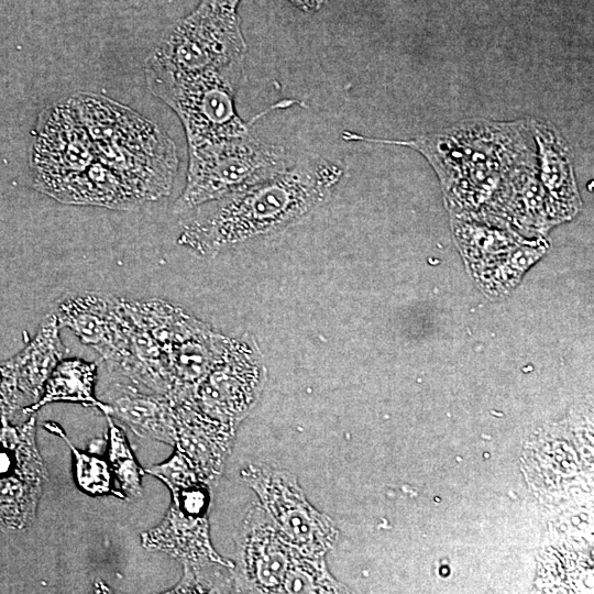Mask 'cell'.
I'll list each match as a JSON object with an SVG mask.
<instances>
[{"instance_id":"obj_1","label":"cell","mask_w":594,"mask_h":594,"mask_svg":"<svg viewBox=\"0 0 594 594\" xmlns=\"http://www.w3.org/2000/svg\"><path fill=\"white\" fill-rule=\"evenodd\" d=\"M343 176L333 161L302 157L274 177L196 209L177 242L204 257L285 229L328 202Z\"/></svg>"},{"instance_id":"obj_2","label":"cell","mask_w":594,"mask_h":594,"mask_svg":"<svg viewBox=\"0 0 594 594\" xmlns=\"http://www.w3.org/2000/svg\"><path fill=\"white\" fill-rule=\"evenodd\" d=\"M70 100L97 161L125 182L143 204L169 195L178 157L174 142L158 125L103 96L79 92Z\"/></svg>"},{"instance_id":"obj_3","label":"cell","mask_w":594,"mask_h":594,"mask_svg":"<svg viewBox=\"0 0 594 594\" xmlns=\"http://www.w3.org/2000/svg\"><path fill=\"white\" fill-rule=\"evenodd\" d=\"M248 46L238 11L200 0L170 25L145 61V80H169L243 67Z\"/></svg>"},{"instance_id":"obj_4","label":"cell","mask_w":594,"mask_h":594,"mask_svg":"<svg viewBox=\"0 0 594 594\" xmlns=\"http://www.w3.org/2000/svg\"><path fill=\"white\" fill-rule=\"evenodd\" d=\"M295 163L288 151L252 131L188 146L185 187L174 212L187 213L207 202L263 182Z\"/></svg>"},{"instance_id":"obj_5","label":"cell","mask_w":594,"mask_h":594,"mask_svg":"<svg viewBox=\"0 0 594 594\" xmlns=\"http://www.w3.org/2000/svg\"><path fill=\"white\" fill-rule=\"evenodd\" d=\"M243 67L169 80L146 81L148 90L178 116L188 146L251 131L237 111L235 91Z\"/></svg>"},{"instance_id":"obj_6","label":"cell","mask_w":594,"mask_h":594,"mask_svg":"<svg viewBox=\"0 0 594 594\" xmlns=\"http://www.w3.org/2000/svg\"><path fill=\"white\" fill-rule=\"evenodd\" d=\"M241 477L293 548L304 554L326 557L334 547L339 531L333 520L308 502L293 473L265 464H249L241 471Z\"/></svg>"},{"instance_id":"obj_7","label":"cell","mask_w":594,"mask_h":594,"mask_svg":"<svg viewBox=\"0 0 594 594\" xmlns=\"http://www.w3.org/2000/svg\"><path fill=\"white\" fill-rule=\"evenodd\" d=\"M267 377L253 336L229 337L224 352L197 387L194 404L233 431L258 402Z\"/></svg>"},{"instance_id":"obj_8","label":"cell","mask_w":594,"mask_h":594,"mask_svg":"<svg viewBox=\"0 0 594 594\" xmlns=\"http://www.w3.org/2000/svg\"><path fill=\"white\" fill-rule=\"evenodd\" d=\"M95 161L91 140L70 97L46 107L38 116L30 155L34 187L55 198Z\"/></svg>"},{"instance_id":"obj_9","label":"cell","mask_w":594,"mask_h":594,"mask_svg":"<svg viewBox=\"0 0 594 594\" xmlns=\"http://www.w3.org/2000/svg\"><path fill=\"white\" fill-rule=\"evenodd\" d=\"M47 481L35 441V414L26 422L0 430V527L15 530L29 525Z\"/></svg>"},{"instance_id":"obj_10","label":"cell","mask_w":594,"mask_h":594,"mask_svg":"<svg viewBox=\"0 0 594 594\" xmlns=\"http://www.w3.org/2000/svg\"><path fill=\"white\" fill-rule=\"evenodd\" d=\"M120 326L125 340L117 372L152 393L167 395L172 387L170 342L165 327L146 300L118 298Z\"/></svg>"},{"instance_id":"obj_11","label":"cell","mask_w":594,"mask_h":594,"mask_svg":"<svg viewBox=\"0 0 594 594\" xmlns=\"http://www.w3.org/2000/svg\"><path fill=\"white\" fill-rule=\"evenodd\" d=\"M234 592L282 593L293 547L261 506H252L238 538Z\"/></svg>"},{"instance_id":"obj_12","label":"cell","mask_w":594,"mask_h":594,"mask_svg":"<svg viewBox=\"0 0 594 594\" xmlns=\"http://www.w3.org/2000/svg\"><path fill=\"white\" fill-rule=\"evenodd\" d=\"M228 339L178 308L169 353L172 387L166 395L172 403H194L197 387L222 356Z\"/></svg>"},{"instance_id":"obj_13","label":"cell","mask_w":594,"mask_h":594,"mask_svg":"<svg viewBox=\"0 0 594 594\" xmlns=\"http://www.w3.org/2000/svg\"><path fill=\"white\" fill-rule=\"evenodd\" d=\"M172 404L176 427L175 449L188 459L204 480L212 484L223 472L235 431L208 417L194 403Z\"/></svg>"},{"instance_id":"obj_14","label":"cell","mask_w":594,"mask_h":594,"mask_svg":"<svg viewBox=\"0 0 594 594\" xmlns=\"http://www.w3.org/2000/svg\"><path fill=\"white\" fill-rule=\"evenodd\" d=\"M141 542L146 550L164 552L183 565L219 563L234 568V562L215 550L208 515L190 514L173 504L158 525L142 534Z\"/></svg>"},{"instance_id":"obj_15","label":"cell","mask_w":594,"mask_h":594,"mask_svg":"<svg viewBox=\"0 0 594 594\" xmlns=\"http://www.w3.org/2000/svg\"><path fill=\"white\" fill-rule=\"evenodd\" d=\"M117 301L113 296L82 293L64 299L54 314L61 328L70 329L109 363L120 341Z\"/></svg>"},{"instance_id":"obj_16","label":"cell","mask_w":594,"mask_h":594,"mask_svg":"<svg viewBox=\"0 0 594 594\" xmlns=\"http://www.w3.org/2000/svg\"><path fill=\"white\" fill-rule=\"evenodd\" d=\"M109 416L125 425L135 435L174 446L176 427L174 407L166 395L145 394L139 387L114 384L105 394Z\"/></svg>"},{"instance_id":"obj_17","label":"cell","mask_w":594,"mask_h":594,"mask_svg":"<svg viewBox=\"0 0 594 594\" xmlns=\"http://www.w3.org/2000/svg\"><path fill=\"white\" fill-rule=\"evenodd\" d=\"M54 312L42 320L34 338L15 356L7 361L21 392L35 403L53 369L67 352L59 337Z\"/></svg>"},{"instance_id":"obj_18","label":"cell","mask_w":594,"mask_h":594,"mask_svg":"<svg viewBox=\"0 0 594 594\" xmlns=\"http://www.w3.org/2000/svg\"><path fill=\"white\" fill-rule=\"evenodd\" d=\"M97 366L81 359H63L46 380L41 397L22 408L26 415L35 414L45 405L58 402L75 403L110 415V406L95 395Z\"/></svg>"},{"instance_id":"obj_19","label":"cell","mask_w":594,"mask_h":594,"mask_svg":"<svg viewBox=\"0 0 594 594\" xmlns=\"http://www.w3.org/2000/svg\"><path fill=\"white\" fill-rule=\"evenodd\" d=\"M346 588L328 571L324 557H314L293 548L282 593H343Z\"/></svg>"},{"instance_id":"obj_20","label":"cell","mask_w":594,"mask_h":594,"mask_svg":"<svg viewBox=\"0 0 594 594\" xmlns=\"http://www.w3.org/2000/svg\"><path fill=\"white\" fill-rule=\"evenodd\" d=\"M108 421V462L110 464L117 494L121 498H135L142 494V477L145 470L138 463L125 435L111 416Z\"/></svg>"},{"instance_id":"obj_21","label":"cell","mask_w":594,"mask_h":594,"mask_svg":"<svg viewBox=\"0 0 594 594\" xmlns=\"http://www.w3.org/2000/svg\"><path fill=\"white\" fill-rule=\"evenodd\" d=\"M43 427L51 433L61 437L74 457V472L78 487L90 495L116 494L114 477L109 462L88 452L78 450L70 442L62 427L53 421H45Z\"/></svg>"},{"instance_id":"obj_22","label":"cell","mask_w":594,"mask_h":594,"mask_svg":"<svg viewBox=\"0 0 594 594\" xmlns=\"http://www.w3.org/2000/svg\"><path fill=\"white\" fill-rule=\"evenodd\" d=\"M233 568L219 564L183 565V575L173 593L234 592Z\"/></svg>"},{"instance_id":"obj_23","label":"cell","mask_w":594,"mask_h":594,"mask_svg":"<svg viewBox=\"0 0 594 594\" xmlns=\"http://www.w3.org/2000/svg\"><path fill=\"white\" fill-rule=\"evenodd\" d=\"M145 473L161 480L168 487L170 493L201 482H207L199 475L188 459L177 449H175L169 459L147 468Z\"/></svg>"},{"instance_id":"obj_24","label":"cell","mask_w":594,"mask_h":594,"mask_svg":"<svg viewBox=\"0 0 594 594\" xmlns=\"http://www.w3.org/2000/svg\"><path fill=\"white\" fill-rule=\"evenodd\" d=\"M25 402H29V398L19 388L7 362L0 364V430L9 420V416Z\"/></svg>"},{"instance_id":"obj_25","label":"cell","mask_w":594,"mask_h":594,"mask_svg":"<svg viewBox=\"0 0 594 594\" xmlns=\"http://www.w3.org/2000/svg\"><path fill=\"white\" fill-rule=\"evenodd\" d=\"M296 8L304 12L318 11L321 9L328 0H288Z\"/></svg>"},{"instance_id":"obj_26","label":"cell","mask_w":594,"mask_h":594,"mask_svg":"<svg viewBox=\"0 0 594 594\" xmlns=\"http://www.w3.org/2000/svg\"><path fill=\"white\" fill-rule=\"evenodd\" d=\"M207 1L217 6L223 7V8L237 10L238 4L241 0H207Z\"/></svg>"}]
</instances>
